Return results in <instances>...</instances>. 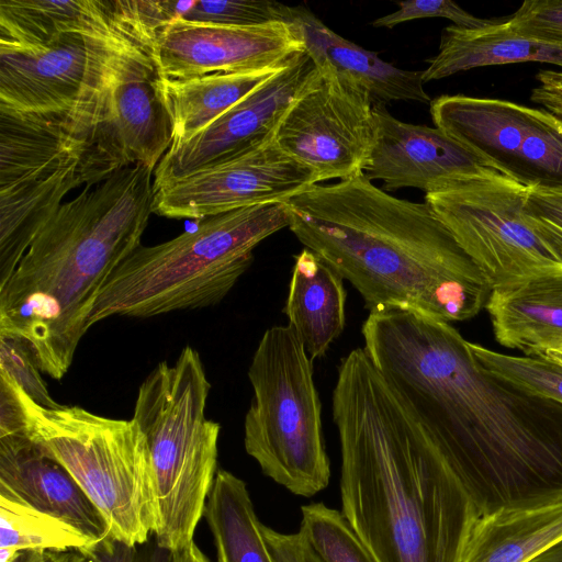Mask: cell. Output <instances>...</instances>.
<instances>
[{"instance_id": "obj_35", "label": "cell", "mask_w": 562, "mask_h": 562, "mask_svg": "<svg viewBox=\"0 0 562 562\" xmlns=\"http://www.w3.org/2000/svg\"><path fill=\"white\" fill-rule=\"evenodd\" d=\"M506 23L518 34L562 44V0H526Z\"/></svg>"}, {"instance_id": "obj_33", "label": "cell", "mask_w": 562, "mask_h": 562, "mask_svg": "<svg viewBox=\"0 0 562 562\" xmlns=\"http://www.w3.org/2000/svg\"><path fill=\"white\" fill-rule=\"evenodd\" d=\"M393 13L372 22L375 27L392 29L397 24L426 18H443L462 29H482L497 23L501 19L474 16L450 0H406L397 2Z\"/></svg>"}, {"instance_id": "obj_32", "label": "cell", "mask_w": 562, "mask_h": 562, "mask_svg": "<svg viewBox=\"0 0 562 562\" xmlns=\"http://www.w3.org/2000/svg\"><path fill=\"white\" fill-rule=\"evenodd\" d=\"M0 370L10 375L37 404L56 408L29 345L19 336L0 331Z\"/></svg>"}, {"instance_id": "obj_25", "label": "cell", "mask_w": 562, "mask_h": 562, "mask_svg": "<svg viewBox=\"0 0 562 562\" xmlns=\"http://www.w3.org/2000/svg\"><path fill=\"white\" fill-rule=\"evenodd\" d=\"M122 22L116 0H0V42L40 43L72 32L105 35Z\"/></svg>"}, {"instance_id": "obj_22", "label": "cell", "mask_w": 562, "mask_h": 562, "mask_svg": "<svg viewBox=\"0 0 562 562\" xmlns=\"http://www.w3.org/2000/svg\"><path fill=\"white\" fill-rule=\"evenodd\" d=\"M344 278L322 257L304 248L296 257L284 314L308 357H323L346 323Z\"/></svg>"}, {"instance_id": "obj_19", "label": "cell", "mask_w": 562, "mask_h": 562, "mask_svg": "<svg viewBox=\"0 0 562 562\" xmlns=\"http://www.w3.org/2000/svg\"><path fill=\"white\" fill-rule=\"evenodd\" d=\"M0 492L69 524L93 542L111 533L71 474L26 434L0 437Z\"/></svg>"}, {"instance_id": "obj_8", "label": "cell", "mask_w": 562, "mask_h": 562, "mask_svg": "<svg viewBox=\"0 0 562 562\" xmlns=\"http://www.w3.org/2000/svg\"><path fill=\"white\" fill-rule=\"evenodd\" d=\"M312 361L289 325L268 328L248 369L254 395L244 422L246 452L266 476L303 497L330 480Z\"/></svg>"}, {"instance_id": "obj_39", "label": "cell", "mask_w": 562, "mask_h": 562, "mask_svg": "<svg viewBox=\"0 0 562 562\" xmlns=\"http://www.w3.org/2000/svg\"><path fill=\"white\" fill-rule=\"evenodd\" d=\"M63 552L50 550L24 551L14 562H61Z\"/></svg>"}, {"instance_id": "obj_6", "label": "cell", "mask_w": 562, "mask_h": 562, "mask_svg": "<svg viewBox=\"0 0 562 562\" xmlns=\"http://www.w3.org/2000/svg\"><path fill=\"white\" fill-rule=\"evenodd\" d=\"M211 384L199 352L186 346L173 364L158 363L140 384L132 419L151 459L159 547L194 541L217 473L221 425L206 418Z\"/></svg>"}, {"instance_id": "obj_3", "label": "cell", "mask_w": 562, "mask_h": 562, "mask_svg": "<svg viewBox=\"0 0 562 562\" xmlns=\"http://www.w3.org/2000/svg\"><path fill=\"white\" fill-rule=\"evenodd\" d=\"M284 203L290 231L351 283L370 313L462 322L487 302L485 274L427 202L395 198L361 173Z\"/></svg>"}, {"instance_id": "obj_2", "label": "cell", "mask_w": 562, "mask_h": 562, "mask_svg": "<svg viewBox=\"0 0 562 562\" xmlns=\"http://www.w3.org/2000/svg\"><path fill=\"white\" fill-rule=\"evenodd\" d=\"M341 514L376 562H461L481 517L418 419L356 348L331 396Z\"/></svg>"}, {"instance_id": "obj_7", "label": "cell", "mask_w": 562, "mask_h": 562, "mask_svg": "<svg viewBox=\"0 0 562 562\" xmlns=\"http://www.w3.org/2000/svg\"><path fill=\"white\" fill-rule=\"evenodd\" d=\"M19 396L25 434L71 474L111 535L131 546L147 542L156 525L155 486L147 439L136 422L79 406L47 408L20 385Z\"/></svg>"}, {"instance_id": "obj_21", "label": "cell", "mask_w": 562, "mask_h": 562, "mask_svg": "<svg viewBox=\"0 0 562 562\" xmlns=\"http://www.w3.org/2000/svg\"><path fill=\"white\" fill-rule=\"evenodd\" d=\"M485 307L499 345L526 356L562 349V267L493 288Z\"/></svg>"}, {"instance_id": "obj_36", "label": "cell", "mask_w": 562, "mask_h": 562, "mask_svg": "<svg viewBox=\"0 0 562 562\" xmlns=\"http://www.w3.org/2000/svg\"><path fill=\"white\" fill-rule=\"evenodd\" d=\"M79 551L83 562H172V552L159 547L154 536L145 543L131 546L110 533Z\"/></svg>"}, {"instance_id": "obj_5", "label": "cell", "mask_w": 562, "mask_h": 562, "mask_svg": "<svg viewBox=\"0 0 562 562\" xmlns=\"http://www.w3.org/2000/svg\"><path fill=\"white\" fill-rule=\"evenodd\" d=\"M289 227L285 203L204 218L194 231L139 246L108 277L89 315V328L108 317H153L220 303L248 270L254 249Z\"/></svg>"}, {"instance_id": "obj_43", "label": "cell", "mask_w": 562, "mask_h": 562, "mask_svg": "<svg viewBox=\"0 0 562 562\" xmlns=\"http://www.w3.org/2000/svg\"><path fill=\"white\" fill-rule=\"evenodd\" d=\"M541 356H543L552 361H555L562 366V349L561 350H549Z\"/></svg>"}, {"instance_id": "obj_10", "label": "cell", "mask_w": 562, "mask_h": 562, "mask_svg": "<svg viewBox=\"0 0 562 562\" xmlns=\"http://www.w3.org/2000/svg\"><path fill=\"white\" fill-rule=\"evenodd\" d=\"M154 42L155 34L137 26L115 53L100 91L70 114L83 139L86 186L136 164L155 170L172 144Z\"/></svg>"}, {"instance_id": "obj_11", "label": "cell", "mask_w": 562, "mask_h": 562, "mask_svg": "<svg viewBox=\"0 0 562 562\" xmlns=\"http://www.w3.org/2000/svg\"><path fill=\"white\" fill-rule=\"evenodd\" d=\"M529 189L495 169L441 180L425 202L483 271L492 289L562 267L527 220Z\"/></svg>"}, {"instance_id": "obj_41", "label": "cell", "mask_w": 562, "mask_h": 562, "mask_svg": "<svg viewBox=\"0 0 562 562\" xmlns=\"http://www.w3.org/2000/svg\"><path fill=\"white\" fill-rule=\"evenodd\" d=\"M530 562H562V541Z\"/></svg>"}, {"instance_id": "obj_17", "label": "cell", "mask_w": 562, "mask_h": 562, "mask_svg": "<svg viewBox=\"0 0 562 562\" xmlns=\"http://www.w3.org/2000/svg\"><path fill=\"white\" fill-rule=\"evenodd\" d=\"M303 52L297 31L284 21L234 26L178 18L154 42V57L166 79L280 69Z\"/></svg>"}, {"instance_id": "obj_26", "label": "cell", "mask_w": 562, "mask_h": 562, "mask_svg": "<svg viewBox=\"0 0 562 562\" xmlns=\"http://www.w3.org/2000/svg\"><path fill=\"white\" fill-rule=\"evenodd\" d=\"M280 69L215 72L188 79L161 77L160 92L171 123L172 143L186 142L206 128Z\"/></svg>"}, {"instance_id": "obj_14", "label": "cell", "mask_w": 562, "mask_h": 562, "mask_svg": "<svg viewBox=\"0 0 562 562\" xmlns=\"http://www.w3.org/2000/svg\"><path fill=\"white\" fill-rule=\"evenodd\" d=\"M292 103L274 143L314 172L317 182L363 173L376 136L374 100L353 80L326 67Z\"/></svg>"}, {"instance_id": "obj_38", "label": "cell", "mask_w": 562, "mask_h": 562, "mask_svg": "<svg viewBox=\"0 0 562 562\" xmlns=\"http://www.w3.org/2000/svg\"><path fill=\"white\" fill-rule=\"evenodd\" d=\"M536 79L538 86L532 89L530 100L562 121V71L541 70Z\"/></svg>"}, {"instance_id": "obj_34", "label": "cell", "mask_w": 562, "mask_h": 562, "mask_svg": "<svg viewBox=\"0 0 562 562\" xmlns=\"http://www.w3.org/2000/svg\"><path fill=\"white\" fill-rule=\"evenodd\" d=\"M527 220L562 265V190L529 189Z\"/></svg>"}, {"instance_id": "obj_20", "label": "cell", "mask_w": 562, "mask_h": 562, "mask_svg": "<svg viewBox=\"0 0 562 562\" xmlns=\"http://www.w3.org/2000/svg\"><path fill=\"white\" fill-rule=\"evenodd\" d=\"M282 21L297 31L315 67H326L364 88L374 102H431L424 90L423 70H405L381 59L329 29L305 5L281 3Z\"/></svg>"}, {"instance_id": "obj_13", "label": "cell", "mask_w": 562, "mask_h": 562, "mask_svg": "<svg viewBox=\"0 0 562 562\" xmlns=\"http://www.w3.org/2000/svg\"><path fill=\"white\" fill-rule=\"evenodd\" d=\"M122 25L111 34H60L47 42H0V110L71 113L102 88L113 57L136 27L119 0Z\"/></svg>"}, {"instance_id": "obj_18", "label": "cell", "mask_w": 562, "mask_h": 562, "mask_svg": "<svg viewBox=\"0 0 562 562\" xmlns=\"http://www.w3.org/2000/svg\"><path fill=\"white\" fill-rule=\"evenodd\" d=\"M373 109L376 136L363 175L382 181L384 191L417 188L426 193L441 180L493 169L438 127L402 122L381 102Z\"/></svg>"}, {"instance_id": "obj_40", "label": "cell", "mask_w": 562, "mask_h": 562, "mask_svg": "<svg viewBox=\"0 0 562 562\" xmlns=\"http://www.w3.org/2000/svg\"><path fill=\"white\" fill-rule=\"evenodd\" d=\"M172 562H211L205 553L198 547L195 541L188 547L172 552Z\"/></svg>"}, {"instance_id": "obj_23", "label": "cell", "mask_w": 562, "mask_h": 562, "mask_svg": "<svg viewBox=\"0 0 562 562\" xmlns=\"http://www.w3.org/2000/svg\"><path fill=\"white\" fill-rule=\"evenodd\" d=\"M501 19L482 29H443L436 56L428 59L423 81L438 80L479 67L516 63H547L562 68V44L514 32Z\"/></svg>"}, {"instance_id": "obj_30", "label": "cell", "mask_w": 562, "mask_h": 562, "mask_svg": "<svg viewBox=\"0 0 562 562\" xmlns=\"http://www.w3.org/2000/svg\"><path fill=\"white\" fill-rule=\"evenodd\" d=\"M481 364L533 394L562 404V366L543 356H510L470 342Z\"/></svg>"}, {"instance_id": "obj_15", "label": "cell", "mask_w": 562, "mask_h": 562, "mask_svg": "<svg viewBox=\"0 0 562 562\" xmlns=\"http://www.w3.org/2000/svg\"><path fill=\"white\" fill-rule=\"evenodd\" d=\"M313 171L274 143L153 187V213L206 218L245 207L283 203L317 184Z\"/></svg>"}, {"instance_id": "obj_28", "label": "cell", "mask_w": 562, "mask_h": 562, "mask_svg": "<svg viewBox=\"0 0 562 562\" xmlns=\"http://www.w3.org/2000/svg\"><path fill=\"white\" fill-rule=\"evenodd\" d=\"M94 543L75 527L0 492V562L24 551L81 550Z\"/></svg>"}, {"instance_id": "obj_31", "label": "cell", "mask_w": 562, "mask_h": 562, "mask_svg": "<svg viewBox=\"0 0 562 562\" xmlns=\"http://www.w3.org/2000/svg\"><path fill=\"white\" fill-rule=\"evenodd\" d=\"M179 19L218 25H259L282 21L281 3L269 0H195Z\"/></svg>"}, {"instance_id": "obj_29", "label": "cell", "mask_w": 562, "mask_h": 562, "mask_svg": "<svg viewBox=\"0 0 562 562\" xmlns=\"http://www.w3.org/2000/svg\"><path fill=\"white\" fill-rule=\"evenodd\" d=\"M300 530L324 562H376L341 512L324 503L301 507Z\"/></svg>"}, {"instance_id": "obj_9", "label": "cell", "mask_w": 562, "mask_h": 562, "mask_svg": "<svg viewBox=\"0 0 562 562\" xmlns=\"http://www.w3.org/2000/svg\"><path fill=\"white\" fill-rule=\"evenodd\" d=\"M83 156L70 113L0 110V285L64 196L85 184Z\"/></svg>"}, {"instance_id": "obj_42", "label": "cell", "mask_w": 562, "mask_h": 562, "mask_svg": "<svg viewBox=\"0 0 562 562\" xmlns=\"http://www.w3.org/2000/svg\"><path fill=\"white\" fill-rule=\"evenodd\" d=\"M61 562H83V555L79 550L64 551Z\"/></svg>"}, {"instance_id": "obj_27", "label": "cell", "mask_w": 562, "mask_h": 562, "mask_svg": "<svg viewBox=\"0 0 562 562\" xmlns=\"http://www.w3.org/2000/svg\"><path fill=\"white\" fill-rule=\"evenodd\" d=\"M216 562H274L246 483L220 469L204 509Z\"/></svg>"}, {"instance_id": "obj_4", "label": "cell", "mask_w": 562, "mask_h": 562, "mask_svg": "<svg viewBox=\"0 0 562 562\" xmlns=\"http://www.w3.org/2000/svg\"><path fill=\"white\" fill-rule=\"evenodd\" d=\"M154 170L115 171L63 203L0 285V331L21 337L40 370L60 380L90 329L111 272L136 248L153 213Z\"/></svg>"}, {"instance_id": "obj_24", "label": "cell", "mask_w": 562, "mask_h": 562, "mask_svg": "<svg viewBox=\"0 0 562 562\" xmlns=\"http://www.w3.org/2000/svg\"><path fill=\"white\" fill-rule=\"evenodd\" d=\"M562 541V502L505 509L475 522L461 562H530Z\"/></svg>"}, {"instance_id": "obj_1", "label": "cell", "mask_w": 562, "mask_h": 562, "mask_svg": "<svg viewBox=\"0 0 562 562\" xmlns=\"http://www.w3.org/2000/svg\"><path fill=\"white\" fill-rule=\"evenodd\" d=\"M363 349L481 516L562 502V404L498 376L448 322L372 312Z\"/></svg>"}, {"instance_id": "obj_37", "label": "cell", "mask_w": 562, "mask_h": 562, "mask_svg": "<svg viewBox=\"0 0 562 562\" xmlns=\"http://www.w3.org/2000/svg\"><path fill=\"white\" fill-rule=\"evenodd\" d=\"M261 531L274 562H324L301 531L282 533L263 524Z\"/></svg>"}, {"instance_id": "obj_16", "label": "cell", "mask_w": 562, "mask_h": 562, "mask_svg": "<svg viewBox=\"0 0 562 562\" xmlns=\"http://www.w3.org/2000/svg\"><path fill=\"white\" fill-rule=\"evenodd\" d=\"M303 52L186 142L172 143L154 170L153 187L181 179L273 140L283 116L316 76Z\"/></svg>"}, {"instance_id": "obj_12", "label": "cell", "mask_w": 562, "mask_h": 562, "mask_svg": "<svg viewBox=\"0 0 562 562\" xmlns=\"http://www.w3.org/2000/svg\"><path fill=\"white\" fill-rule=\"evenodd\" d=\"M436 127L490 168L527 189L562 190V121L510 101L443 94L430 102Z\"/></svg>"}]
</instances>
